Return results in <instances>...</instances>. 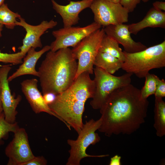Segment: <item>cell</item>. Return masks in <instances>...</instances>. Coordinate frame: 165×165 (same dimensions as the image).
<instances>
[{
  "mask_svg": "<svg viewBox=\"0 0 165 165\" xmlns=\"http://www.w3.org/2000/svg\"><path fill=\"white\" fill-rule=\"evenodd\" d=\"M125 60L121 68L126 73L145 78L151 70L165 66V41L137 52L123 51Z\"/></svg>",
  "mask_w": 165,
  "mask_h": 165,
  "instance_id": "4",
  "label": "cell"
},
{
  "mask_svg": "<svg viewBox=\"0 0 165 165\" xmlns=\"http://www.w3.org/2000/svg\"><path fill=\"white\" fill-rule=\"evenodd\" d=\"M12 140L6 147L5 153L8 158V165H22L33 158L28 134L25 129L19 127L14 133Z\"/></svg>",
  "mask_w": 165,
  "mask_h": 165,
  "instance_id": "10",
  "label": "cell"
},
{
  "mask_svg": "<svg viewBox=\"0 0 165 165\" xmlns=\"http://www.w3.org/2000/svg\"><path fill=\"white\" fill-rule=\"evenodd\" d=\"M3 25L0 23V37L2 36V30Z\"/></svg>",
  "mask_w": 165,
  "mask_h": 165,
  "instance_id": "33",
  "label": "cell"
},
{
  "mask_svg": "<svg viewBox=\"0 0 165 165\" xmlns=\"http://www.w3.org/2000/svg\"><path fill=\"white\" fill-rule=\"evenodd\" d=\"M25 56L20 51L15 53H2L0 50V62L16 65L22 63V59Z\"/></svg>",
  "mask_w": 165,
  "mask_h": 165,
  "instance_id": "24",
  "label": "cell"
},
{
  "mask_svg": "<svg viewBox=\"0 0 165 165\" xmlns=\"http://www.w3.org/2000/svg\"><path fill=\"white\" fill-rule=\"evenodd\" d=\"M3 112L2 103L1 97V91L0 86V114Z\"/></svg>",
  "mask_w": 165,
  "mask_h": 165,
  "instance_id": "31",
  "label": "cell"
},
{
  "mask_svg": "<svg viewBox=\"0 0 165 165\" xmlns=\"http://www.w3.org/2000/svg\"><path fill=\"white\" fill-rule=\"evenodd\" d=\"M47 161L43 156H35L22 165H46Z\"/></svg>",
  "mask_w": 165,
  "mask_h": 165,
  "instance_id": "26",
  "label": "cell"
},
{
  "mask_svg": "<svg viewBox=\"0 0 165 165\" xmlns=\"http://www.w3.org/2000/svg\"><path fill=\"white\" fill-rule=\"evenodd\" d=\"M5 0H0V6L4 3V2Z\"/></svg>",
  "mask_w": 165,
  "mask_h": 165,
  "instance_id": "34",
  "label": "cell"
},
{
  "mask_svg": "<svg viewBox=\"0 0 165 165\" xmlns=\"http://www.w3.org/2000/svg\"><path fill=\"white\" fill-rule=\"evenodd\" d=\"M154 127L156 135L162 137L165 135V102L163 98L155 97Z\"/></svg>",
  "mask_w": 165,
  "mask_h": 165,
  "instance_id": "19",
  "label": "cell"
},
{
  "mask_svg": "<svg viewBox=\"0 0 165 165\" xmlns=\"http://www.w3.org/2000/svg\"><path fill=\"white\" fill-rule=\"evenodd\" d=\"M143 2H146L148 1L149 0H141Z\"/></svg>",
  "mask_w": 165,
  "mask_h": 165,
  "instance_id": "35",
  "label": "cell"
},
{
  "mask_svg": "<svg viewBox=\"0 0 165 165\" xmlns=\"http://www.w3.org/2000/svg\"><path fill=\"white\" fill-rule=\"evenodd\" d=\"M153 7L156 9L160 10L165 11V2L162 1H156L152 4Z\"/></svg>",
  "mask_w": 165,
  "mask_h": 165,
  "instance_id": "29",
  "label": "cell"
},
{
  "mask_svg": "<svg viewBox=\"0 0 165 165\" xmlns=\"http://www.w3.org/2000/svg\"><path fill=\"white\" fill-rule=\"evenodd\" d=\"M105 34L122 45L125 52L133 53L143 50L147 47L131 38L128 25L124 24L111 25L103 27Z\"/></svg>",
  "mask_w": 165,
  "mask_h": 165,
  "instance_id": "13",
  "label": "cell"
},
{
  "mask_svg": "<svg viewBox=\"0 0 165 165\" xmlns=\"http://www.w3.org/2000/svg\"><path fill=\"white\" fill-rule=\"evenodd\" d=\"M101 26L95 22L86 26L63 27L52 32L55 40L50 45V50L55 52L62 48L72 47Z\"/></svg>",
  "mask_w": 165,
  "mask_h": 165,
  "instance_id": "9",
  "label": "cell"
},
{
  "mask_svg": "<svg viewBox=\"0 0 165 165\" xmlns=\"http://www.w3.org/2000/svg\"><path fill=\"white\" fill-rule=\"evenodd\" d=\"M50 50L49 45L45 46L38 51L35 50V49L31 47L27 51L24 58L23 61L16 70L11 75L8 77L9 82L20 76L30 75L38 77V71L35 69L37 61L45 53Z\"/></svg>",
  "mask_w": 165,
  "mask_h": 165,
  "instance_id": "16",
  "label": "cell"
},
{
  "mask_svg": "<svg viewBox=\"0 0 165 165\" xmlns=\"http://www.w3.org/2000/svg\"><path fill=\"white\" fill-rule=\"evenodd\" d=\"M21 17L18 13L11 10L7 4L4 3L0 6V23L7 28L13 29L16 26V19Z\"/></svg>",
  "mask_w": 165,
  "mask_h": 165,
  "instance_id": "21",
  "label": "cell"
},
{
  "mask_svg": "<svg viewBox=\"0 0 165 165\" xmlns=\"http://www.w3.org/2000/svg\"><path fill=\"white\" fill-rule=\"evenodd\" d=\"M18 19L19 21H16V25L23 28L26 33L23 40L22 45L18 49L25 56L28 50L31 47L35 49L42 48L41 36L47 30L53 28L57 24V21L51 20L49 21L43 20L38 25H33L28 24L21 17Z\"/></svg>",
  "mask_w": 165,
  "mask_h": 165,
  "instance_id": "11",
  "label": "cell"
},
{
  "mask_svg": "<svg viewBox=\"0 0 165 165\" xmlns=\"http://www.w3.org/2000/svg\"><path fill=\"white\" fill-rule=\"evenodd\" d=\"M94 0L69 1V4L62 5L54 0H51L53 9L61 16L64 27H68L78 23L79 14L84 9L90 8Z\"/></svg>",
  "mask_w": 165,
  "mask_h": 165,
  "instance_id": "15",
  "label": "cell"
},
{
  "mask_svg": "<svg viewBox=\"0 0 165 165\" xmlns=\"http://www.w3.org/2000/svg\"><path fill=\"white\" fill-rule=\"evenodd\" d=\"M56 96L51 93H47L43 95L44 100L48 105L51 104L54 101Z\"/></svg>",
  "mask_w": 165,
  "mask_h": 165,
  "instance_id": "28",
  "label": "cell"
},
{
  "mask_svg": "<svg viewBox=\"0 0 165 165\" xmlns=\"http://www.w3.org/2000/svg\"><path fill=\"white\" fill-rule=\"evenodd\" d=\"M90 8L94 14V22L103 27L128 21L129 13L120 3L94 0Z\"/></svg>",
  "mask_w": 165,
  "mask_h": 165,
  "instance_id": "8",
  "label": "cell"
},
{
  "mask_svg": "<svg viewBox=\"0 0 165 165\" xmlns=\"http://www.w3.org/2000/svg\"><path fill=\"white\" fill-rule=\"evenodd\" d=\"M9 65L0 67V86L3 112L5 120L10 123L16 122L18 113L16 108L22 99L18 95L15 98L12 94L8 80V74L11 69Z\"/></svg>",
  "mask_w": 165,
  "mask_h": 165,
  "instance_id": "12",
  "label": "cell"
},
{
  "mask_svg": "<svg viewBox=\"0 0 165 165\" xmlns=\"http://www.w3.org/2000/svg\"><path fill=\"white\" fill-rule=\"evenodd\" d=\"M94 72L95 88L90 104L94 109H101L115 90L130 84L133 75L126 73L120 76H115L97 67L94 68Z\"/></svg>",
  "mask_w": 165,
  "mask_h": 165,
  "instance_id": "6",
  "label": "cell"
},
{
  "mask_svg": "<svg viewBox=\"0 0 165 165\" xmlns=\"http://www.w3.org/2000/svg\"><path fill=\"white\" fill-rule=\"evenodd\" d=\"M105 34L103 28L98 29L85 37L72 49L74 57L78 60L75 79L84 72L93 73L94 61Z\"/></svg>",
  "mask_w": 165,
  "mask_h": 165,
  "instance_id": "7",
  "label": "cell"
},
{
  "mask_svg": "<svg viewBox=\"0 0 165 165\" xmlns=\"http://www.w3.org/2000/svg\"><path fill=\"white\" fill-rule=\"evenodd\" d=\"M121 157L117 155H115L110 159L109 165H121Z\"/></svg>",
  "mask_w": 165,
  "mask_h": 165,
  "instance_id": "30",
  "label": "cell"
},
{
  "mask_svg": "<svg viewBox=\"0 0 165 165\" xmlns=\"http://www.w3.org/2000/svg\"><path fill=\"white\" fill-rule=\"evenodd\" d=\"M78 67V63L69 48L49 51L38 71L43 95H57L67 90L75 80Z\"/></svg>",
  "mask_w": 165,
  "mask_h": 165,
  "instance_id": "3",
  "label": "cell"
},
{
  "mask_svg": "<svg viewBox=\"0 0 165 165\" xmlns=\"http://www.w3.org/2000/svg\"><path fill=\"white\" fill-rule=\"evenodd\" d=\"M141 0H121L120 3L129 13L133 12Z\"/></svg>",
  "mask_w": 165,
  "mask_h": 165,
  "instance_id": "25",
  "label": "cell"
},
{
  "mask_svg": "<svg viewBox=\"0 0 165 165\" xmlns=\"http://www.w3.org/2000/svg\"><path fill=\"white\" fill-rule=\"evenodd\" d=\"M38 82L37 79H32L24 80L20 83L22 91L32 110L36 114L46 112L60 120L45 101L43 95L38 88Z\"/></svg>",
  "mask_w": 165,
  "mask_h": 165,
  "instance_id": "14",
  "label": "cell"
},
{
  "mask_svg": "<svg viewBox=\"0 0 165 165\" xmlns=\"http://www.w3.org/2000/svg\"><path fill=\"white\" fill-rule=\"evenodd\" d=\"M19 127L17 122L12 123L7 122L3 112L0 114V141L9 133H14Z\"/></svg>",
  "mask_w": 165,
  "mask_h": 165,
  "instance_id": "23",
  "label": "cell"
},
{
  "mask_svg": "<svg viewBox=\"0 0 165 165\" xmlns=\"http://www.w3.org/2000/svg\"><path fill=\"white\" fill-rule=\"evenodd\" d=\"M145 84L140 90V97L144 100L147 99L150 96L155 94L160 78L154 74L148 73L145 77Z\"/></svg>",
  "mask_w": 165,
  "mask_h": 165,
  "instance_id": "22",
  "label": "cell"
},
{
  "mask_svg": "<svg viewBox=\"0 0 165 165\" xmlns=\"http://www.w3.org/2000/svg\"><path fill=\"white\" fill-rule=\"evenodd\" d=\"M131 34L137 35L141 30L148 27L165 28V13L151 8L144 18L139 22L128 25Z\"/></svg>",
  "mask_w": 165,
  "mask_h": 165,
  "instance_id": "17",
  "label": "cell"
},
{
  "mask_svg": "<svg viewBox=\"0 0 165 165\" xmlns=\"http://www.w3.org/2000/svg\"><path fill=\"white\" fill-rule=\"evenodd\" d=\"M102 119H91L84 124L82 128L75 140L68 139L67 141L70 148L68 152L69 156L66 165H79L81 160L86 157H103L108 156V154L91 155L87 154L86 150L90 145H94L99 142L101 138L96 132L100 127Z\"/></svg>",
  "mask_w": 165,
  "mask_h": 165,
  "instance_id": "5",
  "label": "cell"
},
{
  "mask_svg": "<svg viewBox=\"0 0 165 165\" xmlns=\"http://www.w3.org/2000/svg\"><path fill=\"white\" fill-rule=\"evenodd\" d=\"M149 103L131 84L116 89L100 109L102 123L98 130L109 137L132 134L145 122Z\"/></svg>",
  "mask_w": 165,
  "mask_h": 165,
  "instance_id": "1",
  "label": "cell"
},
{
  "mask_svg": "<svg viewBox=\"0 0 165 165\" xmlns=\"http://www.w3.org/2000/svg\"><path fill=\"white\" fill-rule=\"evenodd\" d=\"M154 95L155 97L162 98L165 97V81L164 79L159 80Z\"/></svg>",
  "mask_w": 165,
  "mask_h": 165,
  "instance_id": "27",
  "label": "cell"
},
{
  "mask_svg": "<svg viewBox=\"0 0 165 165\" xmlns=\"http://www.w3.org/2000/svg\"><path fill=\"white\" fill-rule=\"evenodd\" d=\"M90 75L87 72L81 74L68 88L48 105L69 130L73 128L78 134L84 124L82 117L85 103L92 98L95 90L94 81Z\"/></svg>",
  "mask_w": 165,
  "mask_h": 165,
  "instance_id": "2",
  "label": "cell"
},
{
  "mask_svg": "<svg viewBox=\"0 0 165 165\" xmlns=\"http://www.w3.org/2000/svg\"><path fill=\"white\" fill-rule=\"evenodd\" d=\"M109 2L115 3H120L121 0H106Z\"/></svg>",
  "mask_w": 165,
  "mask_h": 165,
  "instance_id": "32",
  "label": "cell"
},
{
  "mask_svg": "<svg viewBox=\"0 0 165 165\" xmlns=\"http://www.w3.org/2000/svg\"><path fill=\"white\" fill-rule=\"evenodd\" d=\"M98 51L108 53L123 62L124 61L123 51L119 47L118 43L105 34L102 39Z\"/></svg>",
  "mask_w": 165,
  "mask_h": 165,
  "instance_id": "20",
  "label": "cell"
},
{
  "mask_svg": "<svg viewBox=\"0 0 165 165\" xmlns=\"http://www.w3.org/2000/svg\"><path fill=\"white\" fill-rule=\"evenodd\" d=\"M123 63L118 59L108 53L98 51L94 65L113 75L121 68Z\"/></svg>",
  "mask_w": 165,
  "mask_h": 165,
  "instance_id": "18",
  "label": "cell"
}]
</instances>
